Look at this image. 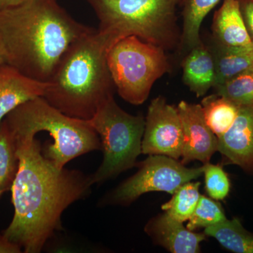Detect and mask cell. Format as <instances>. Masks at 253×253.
<instances>
[{"mask_svg":"<svg viewBox=\"0 0 253 253\" xmlns=\"http://www.w3.org/2000/svg\"><path fill=\"white\" fill-rule=\"evenodd\" d=\"M15 141L19 163L11 189L14 214L1 235L23 253H39L62 228L65 210L87 196L94 184L91 174L56 167L36 137Z\"/></svg>","mask_w":253,"mask_h":253,"instance_id":"1","label":"cell"},{"mask_svg":"<svg viewBox=\"0 0 253 253\" xmlns=\"http://www.w3.org/2000/svg\"><path fill=\"white\" fill-rule=\"evenodd\" d=\"M94 31L78 22L57 0H29L0 10V48L5 63L48 82L68 48Z\"/></svg>","mask_w":253,"mask_h":253,"instance_id":"2","label":"cell"},{"mask_svg":"<svg viewBox=\"0 0 253 253\" xmlns=\"http://www.w3.org/2000/svg\"><path fill=\"white\" fill-rule=\"evenodd\" d=\"M119 39L94 30L68 48L47 82L42 96L71 117L89 121L116 89L107 63L111 46Z\"/></svg>","mask_w":253,"mask_h":253,"instance_id":"3","label":"cell"},{"mask_svg":"<svg viewBox=\"0 0 253 253\" xmlns=\"http://www.w3.org/2000/svg\"><path fill=\"white\" fill-rule=\"evenodd\" d=\"M4 120L15 140L33 139L42 131L49 132L54 142L46 144L42 154L58 168H64L76 158L102 149L99 134L89 121L64 114L43 97L21 104Z\"/></svg>","mask_w":253,"mask_h":253,"instance_id":"4","label":"cell"},{"mask_svg":"<svg viewBox=\"0 0 253 253\" xmlns=\"http://www.w3.org/2000/svg\"><path fill=\"white\" fill-rule=\"evenodd\" d=\"M99 20V31L121 40L136 36L166 51L178 49L179 0H88Z\"/></svg>","mask_w":253,"mask_h":253,"instance_id":"5","label":"cell"},{"mask_svg":"<svg viewBox=\"0 0 253 253\" xmlns=\"http://www.w3.org/2000/svg\"><path fill=\"white\" fill-rule=\"evenodd\" d=\"M89 122L99 134L104 153L102 163L91 174L93 184H101L135 167L145 129L142 115L126 113L112 96L99 106Z\"/></svg>","mask_w":253,"mask_h":253,"instance_id":"6","label":"cell"},{"mask_svg":"<svg viewBox=\"0 0 253 253\" xmlns=\"http://www.w3.org/2000/svg\"><path fill=\"white\" fill-rule=\"evenodd\" d=\"M166 51L133 36L123 38L111 46L108 66L123 99L135 106L144 104L154 83L170 72Z\"/></svg>","mask_w":253,"mask_h":253,"instance_id":"7","label":"cell"},{"mask_svg":"<svg viewBox=\"0 0 253 253\" xmlns=\"http://www.w3.org/2000/svg\"><path fill=\"white\" fill-rule=\"evenodd\" d=\"M137 172L121 183L100 201V206H129L143 194L152 191H164L173 194L179 186L198 179L204 173V168H189L179 160L151 155L136 163Z\"/></svg>","mask_w":253,"mask_h":253,"instance_id":"8","label":"cell"},{"mask_svg":"<svg viewBox=\"0 0 253 253\" xmlns=\"http://www.w3.org/2000/svg\"><path fill=\"white\" fill-rule=\"evenodd\" d=\"M182 124L177 107L163 96L151 101L145 118L141 154L163 155L179 160L182 154Z\"/></svg>","mask_w":253,"mask_h":253,"instance_id":"9","label":"cell"},{"mask_svg":"<svg viewBox=\"0 0 253 253\" xmlns=\"http://www.w3.org/2000/svg\"><path fill=\"white\" fill-rule=\"evenodd\" d=\"M177 107L184 134L181 162L207 163L218 151V138L205 121L201 104L181 101Z\"/></svg>","mask_w":253,"mask_h":253,"instance_id":"10","label":"cell"},{"mask_svg":"<svg viewBox=\"0 0 253 253\" xmlns=\"http://www.w3.org/2000/svg\"><path fill=\"white\" fill-rule=\"evenodd\" d=\"M224 164L235 165L253 174V106L239 107L235 122L218 138V151Z\"/></svg>","mask_w":253,"mask_h":253,"instance_id":"11","label":"cell"},{"mask_svg":"<svg viewBox=\"0 0 253 253\" xmlns=\"http://www.w3.org/2000/svg\"><path fill=\"white\" fill-rule=\"evenodd\" d=\"M144 231L154 243L172 253H200V244L207 238L204 233L189 230L182 222L166 212L153 217Z\"/></svg>","mask_w":253,"mask_h":253,"instance_id":"12","label":"cell"},{"mask_svg":"<svg viewBox=\"0 0 253 253\" xmlns=\"http://www.w3.org/2000/svg\"><path fill=\"white\" fill-rule=\"evenodd\" d=\"M47 85V82L28 77L7 63L0 64V123L21 104L42 97Z\"/></svg>","mask_w":253,"mask_h":253,"instance_id":"13","label":"cell"},{"mask_svg":"<svg viewBox=\"0 0 253 253\" xmlns=\"http://www.w3.org/2000/svg\"><path fill=\"white\" fill-rule=\"evenodd\" d=\"M209 39L224 47L253 46V42L245 26L238 0H223L220 7L213 16L212 35Z\"/></svg>","mask_w":253,"mask_h":253,"instance_id":"14","label":"cell"},{"mask_svg":"<svg viewBox=\"0 0 253 253\" xmlns=\"http://www.w3.org/2000/svg\"><path fill=\"white\" fill-rule=\"evenodd\" d=\"M181 66L183 82L197 97L205 96L215 85V63L204 41L184 55Z\"/></svg>","mask_w":253,"mask_h":253,"instance_id":"15","label":"cell"},{"mask_svg":"<svg viewBox=\"0 0 253 253\" xmlns=\"http://www.w3.org/2000/svg\"><path fill=\"white\" fill-rule=\"evenodd\" d=\"M221 0H179L182 17L180 43L177 51L180 55L203 42L201 27L206 16Z\"/></svg>","mask_w":253,"mask_h":253,"instance_id":"16","label":"cell"},{"mask_svg":"<svg viewBox=\"0 0 253 253\" xmlns=\"http://www.w3.org/2000/svg\"><path fill=\"white\" fill-rule=\"evenodd\" d=\"M205 43L211 51L215 63L216 83L214 87L253 67V46L224 47L210 39Z\"/></svg>","mask_w":253,"mask_h":253,"instance_id":"17","label":"cell"},{"mask_svg":"<svg viewBox=\"0 0 253 253\" xmlns=\"http://www.w3.org/2000/svg\"><path fill=\"white\" fill-rule=\"evenodd\" d=\"M201 106L206 124L217 138L230 129L239 114L237 105L217 93L204 97Z\"/></svg>","mask_w":253,"mask_h":253,"instance_id":"18","label":"cell"},{"mask_svg":"<svg viewBox=\"0 0 253 253\" xmlns=\"http://www.w3.org/2000/svg\"><path fill=\"white\" fill-rule=\"evenodd\" d=\"M204 234L217 240L224 249L235 253H253V234L237 218L206 228Z\"/></svg>","mask_w":253,"mask_h":253,"instance_id":"19","label":"cell"},{"mask_svg":"<svg viewBox=\"0 0 253 253\" xmlns=\"http://www.w3.org/2000/svg\"><path fill=\"white\" fill-rule=\"evenodd\" d=\"M16 143L4 119L0 123V197L9 191L17 174Z\"/></svg>","mask_w":253,"mask_h":253,"instance_id":"20","label":"cell"},{"mask_svg":"<svg viewBox=\"0 0 253 253\" xmlns=\"http://www.w3.org/2000/svg\"><path fill=\"white\" fill-rule=\"evenodd\" d=\"M201 182L190 181L179 186L172 194V197L161 208L173 219L184 223L189 220L200 198Z\"/></svg>","mask_w":253,"mask_h":253,"instance_id":"21","label":"cell"},{"mask_svg":"<svg viewBox=\"0 0 253 253\" xmlns=\"http://www.w3.org/2000/svg\"><path fill=\"white\" fill-rule=\"evenodd\" d=\"M215 93L241 106H253V67L214 87Z\"/></svg>","mask_w":253,"mask_h":253,"instance_id":"22","label":"cell"},{"mask_svg":"<svg viewBox=\"0 0 253 253\" xmlns=\"http://www.w3.org/2000/svg\"><path fill=\"white\" fill-rule=\"evenodd\" d=\"M226 219L224 210L217 201L201 195L197 206L188 220L186 228L194 231L201 228L206 229Z\"/></svg>","mask_w":253,"mask_h":253,"instance_id":"23","label":"cell"},{"mask_svg":"<svg viewBox=\"0 0 253 253\" xmlns=\"http://www.w3.org/2000/svg\"><path fill=\"white\" fill-rule=\"evenodd\" d=\"M205 189L211 199L215 201H224L231 191V181L227 173L219 165L211 163L204 166Z\"/></svg>","mask_w":253,"mask_h":253,"instance_id":"24","label":"cell"},{"mask_svg":"<svg viewBox=\"0 0 253 253\" xmlns=\"http://www.w3.org/2000/svg\"><path fill=\"white\" fill-rule=\"evenodd\" d=\"M241 14L249 33L253 42V0H238Z\"/></svg>","mask_w":253,"mask_h":253,"instance_id":"25","label":"cell"},{"mask_svg":"<svg viewBox=\"0 0 253 253\" xmlns=\"http://www.w3.org/2000/svg\"><path fill=\"white\" fill-rule=\"evenodd\" d=\"M22 248L0 234V253H21Z\"/></svg>","mask_w":253,"mask_h":253,"instance_id":"26","label":"cell"},{"mask_svg":"<svg viewBox=\"0 0 253 253\" xmlns=\"http://www.w3.org/2000/svg\"><path fill=\"white\" fill-rule=\"evenodd\" d=\"M29 0H0V10L22 4Z\"/></svg>","mask_w":253,"mask_h":253,"instance_id":"27","label":"cell"},{"mask_svg":"<svg viewBox=\"0 0 253 253\" xmlns=\"http://www.w3.org/2000/svg\"><path fill=\"white\" fill-rule=\"evenodd\" d=\"M5 63L4 56H3L2 51L0 48V64Z\"/></svg>","mask_w":253,"mask_h":253,"instance_id":"28","label":"cell"}]
</instances>
